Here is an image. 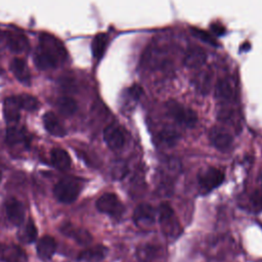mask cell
<instances>
[{
  "instance_id": "cell-1",
  "label": "cell",
  "mask_w": 262,
  "mask_h": 262,
  "mask_svg": "<svg viewBox=\"0 0 262 262\" xmlns=\"http://www.w3.org/2000/svg\"><path fill=\"white\" fill-rule=\"evenodd\" d=\"M81 188L82 185L80 180L72 177H66L55 184L53 194L57 201L64 204H70L76 201Z\"/></svg>"
},
{
  "instance_id": "cell-2",
  "label": "cell",
  "mask_w": 262,
  "mask_h": 262,
  "mask_svg": "<svg viewBox=\"0 0 262 262\" xmlns=\"http://www.w3.org/2000/svg\"><path fill=\"white\" fill-rule=\"evenodd\" d=\"M39 48L52 56L57 63L67 59L68 52L60 40L48 33H42L39 37Z\"/></svg>"
},
{
  "instance_id": "cell-3",
  "label": "cell",
  "mask_w": 262,
  "mask_h": 262,
  "mask_svg": "<svg viewBox=\"0 0 262 262\" xmlns=\"http://www.w3.org/2000/svg\"><path fill=\"white\" fill-rule=\"evenodd\" d=\"M169 115L180 125L186 127H193L198 121V116L195 112L188 108L175 100H169L166 103Z\"/></svg>"
},
{
  "instance_id": "cell-4",
  "label": "cell",
  "mask_w": 262,
  "mask_h": 262,
  "mask_svg": "<svg viewBox=\"0 0 262 262\" xmlns=\"http://www.w3.org/2000/svg\"><path fill=\"white\" fill-rule=\"evenodd\" d=\"M96 208L99 212L113 217H120L124 212V206L121 201L116 194L111 192H106L98 198L96 201Z\"/></svg>"
},
{
  "instance_id": "cell-5",
  "label": "cell",
  "mask_w": 262,
  "mask_h": 262,
  "mask_svg": "<svg viewBox=\"0 0 262 262\" xmlns=\"http://www.w3.org/2000/svg\"><path fill=\"white\" fill-rule=\"evenodd\" d=\"M199 185L205 192L218 187L224 180V173L217 168H208L199 175Z\"/></svg>"
},
{
  "instance_id": "cell-6",
  "label": "cell",
  "mask_w": 262,
  "mask_h": 262,
  "mask_svg": "<svg viewBox=\"0 0 262 262\" xmlns=\"http://www.w3.org/2000/svg\"><path fill=\"white\" fill-rule=\"evenodd\" d=\"M5 212L8 220L16 226H20L25 220V208L15 198H9L5 202Z\"/></svg>"
},
{
  "instance_id": "cell-7",
  "label": "cell",
  "mask_w": 262,
  "mask_h": 262,
  "mask_svg": "<svg viewBox=\"0 0 262 262\" xmlns=\"http://www.w3.org/2000/svg\"><path fill=\"white\" fill-rule=\"evenodd\" d=\"M156 212L149 204L138 205L133 213V220L138 226H150L155 223Z\"/></svg>"
},
{
  "instance_id": "cell-8",
  "label": "cell",
  "mask_w": 262,
  "mask_h": 262,
  "mask_svg": "<svg viewBox=\"0 0 262 262\" xmlns=\"http://www.w3.org/2000/svg\"><path fill=\"white\" fill-rule=\"evenodd\" d=\"M0 260L2 262H28L26 252L16 245H1Z\"/></svg>"
},
{
  "instance_id": "cell-9",
  "label": "cell",
  "mask_w": 262,
  "mask_h": 262,
  "mask_svg": "<svg viewBox=\"0 0 262 262\" xmlns=\"http://www.w3.org/2000/svg\"><path fill=\"white\" fill-rule=\"evenodd\" d=\"M209 138L212 144L220 150H226L232 144V136L220 127H213L209 132Z\"/></svg>"
},
{
  "instance_id": "cell-10",
  "label": "cell",
  "mask_w": 262,
  "mask_h": 262,
  "mask_svg": "<svg viewBox=\"0 0 262 262\" xmlns=\"http://www.w3.org/2000/svg\"><path fill=\"white\" fill-rule=\"evenodd\" d=\"M60 231L64 235L75 239L78 244H80L82 246L89 245L92 241V236L89 231H87L86 229L81 228V227H76L75 225H73L71 223H64L60 227Z\"/></svg>"
},
{
  "instance_id": "cell-11",
  "label": "cell",
  "mask_w": 262,
  "mask_h": 262,
  "mask_svg": "<svg viewBox=\"0 0 262 262\" xmlns=\"http://www.w3.org/2000/svg\"><path fill=\"white\" fill-rule=\"evenodd\" d=\"M103 139L111 149H119L124 145L125 138L122 130L116 125H110L103 130Z\"/></svg>"
},
{
  "instance_id": "cell-12",
  "label": "cell",
  "mask_w": 262,
  "mask_h": 262,
  "mask_svg": "<svg viewBox=\"0 0 262 262\" xmlns=\"http://www.w3.org/2000/svg\"><path fill=\"white\" fill-rule=\"evenodd\" d=\"M207 60V53L206 51L199 46H193L187 49L185 52L183 62L184 66L191 69L201 68Z\"/></svg>"
},
{
  "instance_id": "cell-13",
  "label": "cell",
  "mask_w": 262,
  "mask_h": 262,
  "mask_svg": "<svg viewBox=\"0 0 262 262\" xmlns=\"http://www.w3.org/2000/svg\"><path fill=\"white\" fill-rule=\"evenodd\" d=\"M20 110L16 96L7 97L3 103V115L5 121L8 124L16 123L20 117Z\"/></svg>"
},
{
  "instance_id": "cell-14",
  "label": "cell",
  "mask_w": 262,
  "mask_h": 262,
  "mask_svg": "<svg viewBox=\"0 0 262 262\" xmlns=\"http://www.w3.org/2000/svg\"><path fill=\"white\" fill-rule=\"evenodd\" d=\"M6 41L8 48L14 53H23L29 49V40L21 33L8 32L6 34Z\"/></svg>"
},
{
  "instance_id": "cell-15",
  "label": "cell",
  "mask_w": 262,
  "mask_h": 262,
  "mask_svg": "<svg viewBox=\"0 0 262 262\" xmlns=\"http://www.w3.org/2000/svg\"><path fill=\"white\" fill-rule=\"evenodd\" d=\"M215 95L221 101H231L234 99L235 90L232 83L225 78L218 80L215 87Z\"/></svg>"
},
{
  "instance_id": "cell-16",
  "label": "cell",
  "mask_w": 262,
  "mask_h": 262,
  "mask_svg": "<svg viewBox=\"0 0 262 262\" xmlns=\"http://www.w3.org/2000/svg\"><path fill=\"white\" fill-rule=\"evenodd\" d=\"M42 120H43V125L45 129L51 135L56 137H62L66 135V130L63 126L60 124L59 120L52 112L45 113Z\"/></svg>"
},
{
  "instance_id": "cell-17",
  "label": "cell",
  "mask_w": 262,
  "mask_h": 262,
  "mask_svg": "<svg viewBox=\"0 0 262 262\" xmlns=\"http://www.w3.org/2000/svg\"><path fill=\"white\" fill-rule=\"evenodd\" d=\"M106 254L107 249L104 246L97 245L82 251L79 254L78 259L83 262H99L105 257Z\"/></svg>"
},
{
  "instance_id": "cell-18",
  "label": "cell",
  "mask_w": 262,
  "mask_h": 262,
  "mask_svg": "<svg viewBox=\"0 0 262 262\" xmlns=\"http://www.w3.org/2000/svg\"><path fill=\"white\" fill-rule=\"evenodd\" d=\"M10 69H11V72L13 73V75L15 76V78L19 82L27 84V85L30 84L31 75H30L29 68L24 59L18 58V57L13 58L10 63Z\"/></svg>"
},
{
  "instance_id": "cell-19",
  "label": "cell",
  "mask_w": 262,
  "mask_h": 262,
  "mask_svg": "<svg viewBox=\"0 0 262 262\" xmlns=\"http://www.w3.org/2000/svg\"><path fill=\"white\" fill-rule=\"evenodd\" d=\"M56 243L53 237L49 235L42 236L37 243V253L41 259H50L55 253Z\"/></svg>"
},
{
  "instance_id": "cell-20",
  "label": "cell",
  "mask_w": 262,
  "mask_h": 262,
  "mask_svg": "<svg viewBox=\"0 0 262 262\" xmlns=\"http://www.w3.org/2000/svg\"><path fill=\"white\" fill-rule=\"evenodd\" d=\"M50 160L52 165L61 171H64L71 166V157L67 150L60 147H55L50 152Z\"/></svg>"
},
{
  "instance_id": "cell-21",
  "label": "cell",
  "mask_w": 262,
  "mask_h": 262,
  "mask_svg": "<svg viewBox=\"0 0 262 262\" xmlns=\"http://www.w3.org/2000/svg\"><path fill=\"white\" fill-rule=\"evenodd\" d=\"M37 228L35 226V223L33 220L29 219L18 230L17 237L21 243L25 244H31L35 242L37 237Z\"/></svg>"
},
{
  "instance_id": "cell-22",
  "label": "cell",
  "mask_w": 262,
  "mask_h": 262,
  "mask_svg": "<svg viewBox=\"0 0 262 262\" xmlns=\"http://www.w3.org/2000/svg\"><path fill=\"white\" fill-rule=\"evenodd\" d=\"M34 61L36 67L39 70H43V71L53 69L58 64L57 61L52 56H50L48 53L43 51L41 48H38V50L35 52Z\"/></svg>"
},
{
  "instance_id": "cell-23",
  "label": "cell",
  "mask_w": 262,
  "mask_h": 262,
  "mask_svg": "<svg viewBox=\"0 0 262 262\" xmlns=\"http://www.w3.org/2000/svg\"><path fill=\"white\" fill-rule=\"evenodd\" d=\"M107 43H108V37L104 33H99L93 38L91 43V50L95 58L99 59L102 57V55L105 52Z\"/></svg>"
},
{
  "instance_id": "cell-24",
  "label": "cell",
  "mask_w": 262,
  "mask_h": 262,
  "mask_svg": "<svg viewBox=\"0 0 262 262\" xmlns=\"http://www.w3.org/2000/svg\"><path fill=\"white\" fill-rule=\"evenodd\" d=\"M27 134L24 129L16 128L14 126L7 128L6 130V141L10 145L24 143L27 141Z\"/></svg>"
},
{
  "instance_id": "cell-25",
  "label": "cell",
  "mask_w": 262,
  "mask_h": 262,
  "mask_svg": "<svg viewBox=\"0 0 262 262\" xmlns=\"http://www.w3.org/2000/svg\"><path fill=\"white\" fill-rule=\"evenodd\" d=\"M158 248L152 245H141L137 248L136 256L140 262H151L156 258Z\"/></svg>"
},
{
  "instance_id": "cell-26",
  "label": "cell",
  "mask_w": 262,
  "mask_h": 262,
  "mask_svg": "<svg viewBox=\"0 0 262 262\" xmlns=\"http://www.w3.org/2000/svg\"><path fill=\"white\" fill-rule=\"evenodd\" d=\"M57 107L62 115L72 116L77 111L78 105L74 98L69 96H62L57 100Z\"/></svg>"
},
{
  "instance_id": "cell-27",
  "label": "cell",
  "mask_w": 262,
  "mask_h": 262,
  "mask_svg": "<svg viewBox=\"0 0 262 262\" xmlns=\"http://www.w3.org/2000/svg\"><path fill=\"white\" fill-rule=\"evenodd\" d=\"M20 108L28 112H34L39 107V101L36 97L30 94H20L16 96Z\"/></svg>"
},
{
  "instance_id": "cell-28",
  "label": "cell",
  "mask_w": 262,
  "mask_h": 262,
  "mask_svg": "<svg viewBox=\"0 0 262 262\" xmlns=\"http://www.w3.org/2000/svg\"><path fill=\"white\" fill-rule=\"evenodd\" d=\"M178 137V133L171 129H165L159 134V139L167 145H173L177 141Z\"/></svg>"
},
{
  "instance_id": "cell-29",
  "label": "cell",
  "mask_w": 262,
  "mask_h": 262,
  "mask_svg": "<svg viewBox=\"0 0 262 262\" xmlns=\"http://www.w3.org/2000/svg\"><path fill=\"white\" fill-rule=\"evenodd\" d=\"M191 34H193L196 38L201 39L202 41H204L205 43H208L212 46H217V42L215 41V39L207 32L203 31V30H200V29H196V28H191Z\"/></svg>"
},
{
  "instance_id": "cell-30",
  "label": "cell",
  "mask_w": 262,
  "mask_h": 262,
  "mask_svg": "<svg viewBox=\"0 0 262 262\" xmlns=\"http://www.w3.org/2000/svg\"><path fill=\"white\" fill-rule=\"evenodd\" d=\"M128 173V166L125 162L123 161H119L117 162L112 169V174L113 177L116 179H121L123 178L126 174Z\"/></svg>"
},
{
  "instance_id": "cell-31",
  "label": "cell",
  "mask_w": 262,
  "mask_h": 262,
  "mask_svg": "<svg viewBox=\"0 0 262 262\" xmlns=\"http://www.w3.org/2000/svg\"><path fill=\"white\" fill-rule=\"evenodd\" d=\"M173 215H174L173 209L171 208V206L169 204L163 203L160 205V207H159V221L160 222L172 217Z\"/></svg>"
},
{
  "instance_id": "cell-32",
  "label": "cell",
  "mask_w": 262,
  "mask_h": 262,
  "mask_svg": "<svg viewBox=\"0 0 262 262\" xmlns=\"http://www.w3.org/2000/svg\"><path fill=\"white\" fill-rule=\"evenodd\" d=\"M251 204L257 211H262V191H255L251 195Z\"/></svg>"
},
{
  "instance_id": "cell-33",
  "label": "cell",
  "mask_w": 262,
  "mask_h": 262,
  "mask_svg": "<svg viewBox=\"0 0 262 262\" xmlns=\"http://www.w3.org/2000/svg\"><path fill=\"white\" fill-rule=\"evenodd\" d=\"M141 93H142V89H141L139 86H137V85H134L133 87H131V88L129 89V94H130L134 99H137V98L141 95Z\"/></svg>"
},
{
  "instance_id": "cell-34",
  "label": "cell",
  "mask_w": 262,
  "mask_h": 262,
  "mask_svg": "<svg viewBox=\"0 0 262 262\" xmlns=\"http://www.w3.org/2000/svg\"><path fill=\"white\" fill-rule=\"evenodd\" d=\"M211 29H212V31H213L216 35H218V36H220V35H222V34L224 33V29H223V27H221L220 25H213Z\"/></svg>"
},
{
  "instance_id": "cell-35",
  "label": "cell",
  "mask_w": 262,
  "mask_h": 262,
  "mask_svg": "<svg viewBox=\"0 0 262 262\" xmlns=\"http://www.w3.org/2000/svg\"><path fill=\"white\" fill-rule=\"evenodd\" d=\"M259 183H260V186H261V188H262V173H261L260 176H259Z\"/></svg>"
},
{
  "instance_id": "cell-36",
  "label": "cell",
  "mask_w": 262,
  "mask_h": 262,
  "mask_svg": "<svg viewBox=\"0 0 262 262\" xmlns=\"http://www.w3.org/2000/svg\"><path fill=\"white\" fill-rule=\"evenodd\" d=\"M0 246H1V244H0Z\"/></svg>"
}]
</instances>
